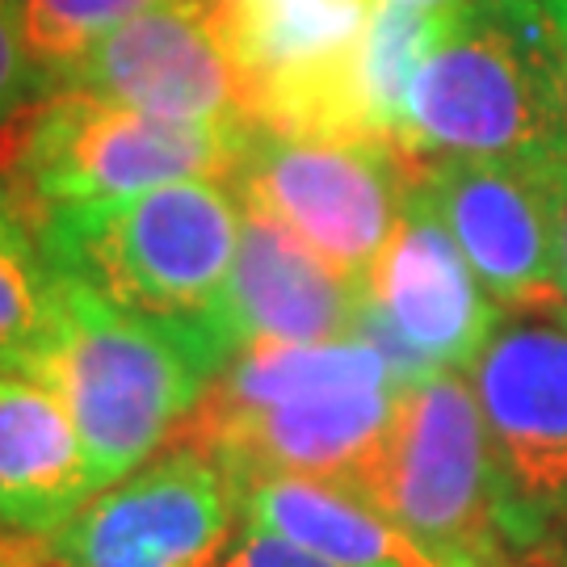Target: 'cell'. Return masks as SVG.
I'll return each mask as SVG.
<instances>
[{"label": "cell", "instance_id": "cell-1", "mask_svg": "<svg viewBox=\"0 0 567 567\" xmlns=\"http://www.w3.org/2000/svg\"><path fill=\"white\" fill-rule=\"evenodd\" d=\"M47 261L105 303L189 344L215 374L236 353L231 265L244 206L224 182H173L102 198L34 206Z\"/></svg>", "mask_w": 567, "mask_h": 567}, {"label": "cell", "instance_id": "cell-2", "mask_svg": "<svg viewBox=\"0 0 567 567\" xmlns=\"http://www.w3.org/2000/svg\"><path fill=\"white\" fill-rule=\"evenodd\" d=\"M412 161L567 152V76L543 0H458L408 84Z\"/></svg>", "mask_w": 567, "mask_h": 567}, {"label": "cell", "instance_id": "cell-3", "mask_svg": "<svg viewBox=\"0 0 567 567\" xmlns=\"http://www.w3.org/2000/svg\"><path fill=\"white\" fill-rule=\"evenodd\" d=\"M13 370L60 395L102 487L156 458L189 425L215 379L189 344L105 303L60 269L51 320Z\"/></svg>", "mask_w": 567, "mask_h": 567}, {"label": "cell", "instance_id": "cell-4", "mask_svg": "<svg viewBox=\"0 0 567 567\" xmlns=\"http://www.w3.org/2000/svg\"><path fill=\"white\" fill-rule=\"evenodd\" d=\"M349 492L437 567H517L505 547L480 400L463 370L400 391L391 425Z\"/></svg>", "mask_w": 567, "mask_h": 567}, {"label": "cell", "instance_id": "cell-5", "mask_svg": "<svg viewBox=\"0 0 567 567\" xmlns=\"http://www.w3.org/2000/svg\"><path fill=\"white\" fill-rule=\"evenodd\" d=\"M257 126L161 118L135 105L60 89L13 135V177L34 206L102 203L173 182L231 185Z\"/></svg>", "mask_w": 567, "mask_h": 567}, {"label": "cell", "instance_id": "cell-6", "mask_svg": "<svg viewBox=\"0 0 567 567\" xmlns=\"http://www.w3.org/2000/svg\"><path fill=\"white\" fill-rule=\"evenodd\" d=\"M480 400L505 547L517 567L567 564V328L517 316L466 370Z\"/></svg>", "mask_w": 567, "mask_h": 567}, {"label": "cell", "instance_id": "cell-7", "mask_svg": "<svg viewBox=\"0 0 567 567\" xmlns=\"http://www.w3.org/2000/svg\"><path fill=\"white\" fill-rule=\"evenodd\" d=\"M244 76L248 122L328 140L370 118L365 39L386 0H206Z\"/></svg>", "mask_w": 567, "mask_h": 567}, {"label": "cell", "instance_id": "cell-8", "mask_svg": "<svg viewBox=\"0 0 567 567\" xmlns=\"http://www.w3.org/2000/svg\"><path fill=\"white\" fill-rule=\"evenodd\" d=\"M412 173L416 161L400 143L286 140L252 131L231 194L365 286V274L400 227Z\"/></svg>", "mask_w": 567, "mask_h": 567}, {"label": "cell", "instance_id": "cell-9", "mask_svg": "<svg viewBox=\"0 0 567 567\" xmlns=\"http://www.w3.org/2000/svg\"><path fill=\"white\" fill-rule=\"evenodd\" d=\"M416 185L501 311H555L567 152L416 161Z\"/></svg>", "mask_w": 567, "mask_h": 567}, {"label": "cell", "instance_id": "cell-10", "mask_svg": "<svg viewBox=\"0 0 567 567\" xmlns=\"http://www.w3.org/2000/svg\"><path fill=\"white\" fill-rule=\"evenodd\" d=\"M501 324V303L475 278L412 173L400 227L365 274L353 337L383 353L395 383L412 386L442 370L466 374Z\"/></svg>", "mask_w": 567, "mask_h": 567}, {"label": "cell", "instance_id": "cell-11", "mask_svg": "<svg viewBox=\"0 0 567 567\" xmlns=\"http://www.w3.org/2000/svg\"><path fill=\"white\" fill-rule=\"evenodd\" d=\"M240 526L231 475L177 442L93 492L39 547L60 567H215Z\"/></svg>", "mask_w": 567, "mask_h": 567}, {"label": "cell", "instance_id": "cell-12", "mask_svg": "<svg viewBox=\"0 0 567 567\" xmlns=\"http://www.w3.org/2000/svg\"><path fill=\"white\" fill-rule=\"evenodd\" d=\"M93 93L161 118L252 126L244 76L206 0H161L97 39L55 93Z\"/></svg>", "mask_w": 567, "mask_h": 567}, {"label": "cell", "instance_id": "cell-13", "mask_svg": "<svg viewBox=\"0 0 567 567\" xmlns=\"http://www.w3.org/2000/svg\"><path fill=\"white\" fill-rule=\"evenodd\" d=\"M404 386H320L274 404L210 412L194 408L177 442L198 446L244 487L261 475H307L353 487L379 450Z\"/></svg>", "mask_w": 567, "mask_h": 567}, {"label": "cell", "instance_id": "cell-14", "mask_svg": "<svg viewBox=\"0 0 567 567\" xmlns=\"http://www.w3.org/2000/svg\"><path fill=\"white\" fill-rule=\"evenodd\" d=\"M365 286L332 269L282 224L244 206L240 252L231 265V332L244 344H299L353 337Z\"/></svg>", "mask_w": 567, "mask_h": 567}, {"label": "cell", "instance_id": "cell-15", "mask_svg": "<svg viewBox=\"0 0 567 567\" xmlns=\"http://www.w3.org/2000/svg\"><path fill=\"white\" fill-rule=\"evenodd\" d=\"M93 492H102L97 466L60 395L0 365V529L42 543Z\"/></svg>", "mask_w": 567, "mask_h": 567}, {"label": "cell", "instance_id": "cell-16", "mask_svg": "<svg viewBox=\"0 0 567 567\" xmlns=\"http://www.w3.org/2000/svg\"><path fill=\"white\" fill-rule=\"evenodd\" d=\"M244 522L282 534L337 567H437L358 492L307 475H261L240 487Z\"/></svg>", "mask_w": 567, "mask_h": 567}, {"label": "cell", "instance_id": "cell-17", "mask_svg": "<svg viewBox=\"0 0 567 567\" xmlns=\"http://www.w3.org/2000/svg\"><path fill=\"white\" fill-rule=\"evenodd\" d=\"M55 303V269L42 252L39 210L9 177H0V365H18Z\"/></svg>", "mask_w": 567, "mask_h": 567}, {"label": "cell", "instance_id": "cell-18", "mask_svg": "<svg viewBox=\"0 0 567 567\" xmlns=\"http://www.w3.org/2000/svg\"><path fill=\"white\" fill-rule=\"evenodd\" d=\"M152 4L161 0H13L21 47L39 72L42 97L55 93L60 76L93 42Z\"/></svg>", "mask_w": 567, "mask_h": 567}, {"label": "cell", "instance_id": "cell-19", "mask_svg": "<svg viewBox=\"0 0 567 567\" xmlns=\"http://www.w3.org/2000/svg\"><path fill=\"white\" fill-rule=\"evenodd\" d=\"M433 21H437V13H429L412 0H386L374 25H370L365 84H370V102H374L379 126L391 143H400V135H404L408 84L416 76L421 55L433 39Z\"/></svg>", "mask_w": 567, "mask_h": 567}, {"label": "cell", "instance_id": "cell-20", "mask_svg": "<svg viewBox=\"0 0 567 567\" xmlns=\"http://www.w3.org/2000/svg\"><path fill=\"white\" fill-rule=\"evenodd\" d=\"M39 102L42 84L25 47H21L13 0H0V131H9L18 118H25V110H34Z\"/></svg>", "mask_w": 567, "mask_h": 567}, {"label": "cell", "instance_id": "cell-21", "mask_svg": "<svg viewBox=\"0 0 567 567\" xmlns=\"http://www.w3.org/2000/svg\"><path fill=\"white\" fill-rule=\"evenodd\" d=\"M215 567H337V564L311 555V550H303L299 543L282 538V534H274V529L244 522L236 529V538H231V547L224 550V559Z\"/></svg>", "mask_w": 567, "mask_h": 567}, {"label": "cell", "instance_id": "cell-22", "mask_svg": "<svg viewBox=\"0 0 567 567\" xmlns=\"http://www.w3.org/2000/svg\"><path fill=\"white\" fill-rule=\"evenodd\" d=\"M555 25V39H559V55H564V76H567V0H543Z\"/></svg>", "mask_w": 567, "mask_h": 567}, {"label": "cell", "instance_id": "cell-23", "mask_svg": "<svg viewBox=\"0 0 567 567\" xmlns=\"http://www.w3.org/2000/svg\"><path fill=\"white\" fill-rule=\"evenodd\" d=\"M559 299H567V215H564V236H559Z\"/></svg>", "mask_w": 567, "mask_h": 567}, {"label": "cell", "instance_id": "cell-24", "mask_svg": "<svg viewBox=\"0 0 567 567\" xmlns=\"http://www.w3.org/2000/svg\"><path fill=\"white\" fill-rule=\"evenodd\" d=\"M21 567H60V564H55V559L39 547L34 555H30V550H21Z\"/></svg>", "mask_w": 567, "mask_h": 567}, {"label": "cell", "instance_id": "cell-25", "mask_svg": "<svg viewBox=\"0 0 567 567\" xmlns=\"http://www.w3.org/2000/svg\"><path fill=\"white\" fill-rule=\"evenodd\" d=\"M0 567H21V550L18 547H4V543H0Z\"/></svg>", "mask_w": 567, "mask_h": 567}, {"label": "cell", "instance_id": "cell-26", "mask_svg": "<svg viewBox=\"0 0 567 567\" xmlns=\"http://www.w3.org/2000/svg\"><path fill=\"white\" fill-rule=\"evenodd\" d=\"M412 4H421V9H429V13H446L450 4H458V0H412Z\"/></svg>", "mask_w": 567, "mask_h": 567}, {"label": "cell", "instance_id": "cell-27", "mask_svg": "<svg viewBox=\"0 0 567 567\" xmlns=\"http://www.w3.org/2000/svg\"><path fill=\"white\" fill-rule=\"evenodd\" d=\"M550 320H559V324L567 328V299H559V303H555V311H547Z\"/></svg>", "mask_w": 567, "mask_h": 567}, {"label": "cell", "instance_id": "cell-28", "mask_svg": "<svg viewBox=\"0 0 567 567\" xmlns=\"http://www.w3.org/2000/svg\"><path fill=\"white\" fill-rule=\"evenodd\" d=\"M564 567H567V564H564Z\"/></svg>", "mask_w": 567, "mask_h": 567}]
</instances>
